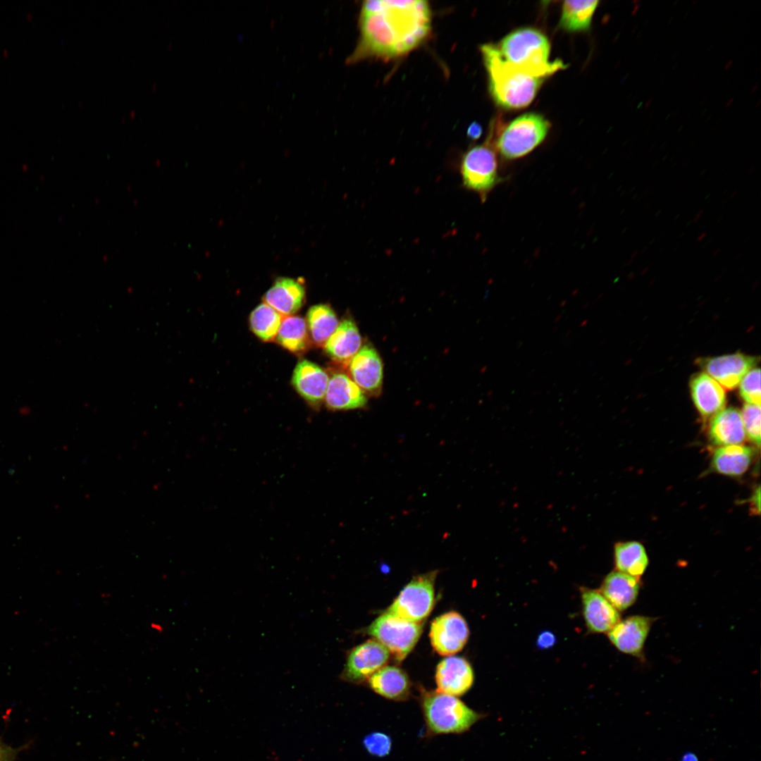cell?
Returning <instances> with one entry per match:
<instances>
[{"label": "cell", "instance_id": "1", "mask_svg": "<svg viewBox=\"0 0 761 761\" xmlns=\"http://www.w3.org/2000/svg\"><path fill=\"white\" fill-rule=\"evenodd\" d=\"M360 38L349 58H391L420 45L431 28V11L424 0H368L359 16Z\"/></svg>", "mask_w": 761, "mask_h": 761}, {"label": "cell", "instance_id": "2", "mask_svg": "<svg viewBox=\"0 0 761 761\" xmlns=\"http://www.w3.org/2000/svg\"><path fill=\"white\" fill-rule=\"evenodd\" d=\"M481 51L488 73L489 91L496 104L506 109H519L530 104L545 78L533 76L508 63L495 44H483Z\"/></svg>", "mask_w": 761, "mask_h": 761}, {"label": "cell", "instance_id": "3", "mask_svg": "<svg viewBox=\"0 0 761 761\" xmlns=\"http://www.w3.org/2000/svg\"><path fill=\"white\" fill-rule=\"evenodd\" d=\"M496 47L505 61L536 77L546 78L567 67L559 59L549 60V40L535 28L515 30L507 35Z\"/></svg>", "mask_w": 761, "mask_h": 761}, {"label": "cell", "instance_id": "4", "mask_svg": "<svg viewBox=\"0 0 761 761\" xmlns=\"http://www.w3.org/2000/svg\"><path fill=\"white\" fill-rule=\"evenodd\" d=\"M420 704L428 736L462 734L482 717L456 696L438 691L423 692Z\"/></svg>", "mask_w": 761, "mask_h": 761}, {"label": "cell", "instance_id": "5", "mask_svg": "<svg viewBox=\"0 0 761 761\" xmlns=\"http://www.w3.org/2000/svg\"><path fill=\"white\" fill-rule=\"evenodd\" d=\"M550 127L549 121L539 113L522 114L502 130L496 141L497 151L506 160L523 157L543 142Z\"/></svg>", "mask_w": 761, "mask_h": 761}, {"label": "cell", "instance_id": "6", "mask_svg": "<svg viewBox=\"0 0 761 761\" xmlns=\"http://www.w3.org/2000/svg\"><path fill=\"white\" fill-rule=\"evenodd\" d=\"M463 186L485 202L490 192L502 180L498 173L496 153L488 142L470 148L460 163Z\"/></svg>", "mask_w": 761, "mask_h": 761}, {"label": "cell", "instance_id": "7", "mask_svg": "<svg viewBox=\"0 0 761 761\" xmlns=\"http://www.w3.org/2000/svg\"><path fill=\"white\" fill-rule=\"evenodd\" d=\"M437 572L433 571L415 576L400 591L386 612L412 622L421 623L434 605Z\"/></svg>", "mask_w": 761, "mask_h": 761}, {"label": "cell", "instance_id": "8", "mask_svg": "<svg viewBox=\"0 0 761 761\" xmlns=\"http://www.w3.org/2000/svg\"><path fill=\"white\" fill-rule=\"evenodd\" d=\"M422 624L412 622L387 612L376 619L367 633L384 645L398 661L403 660L417 643Z\"/></svg>", "mask_w": 761, "mask_h": 761}, {"label": "cell", "instance_id": "9", "mask_svg": "<svg viewBox=\"0 0 761 761\" xmlns=\"http://www.w3.org/2000/svg\"><path fill=\"white\" fill-rule=\"evenodd\" d=\"M389 656V651L380 643L369 640L349 651L340 679L359 683L382 668Z\"/></svg>", "mask_w": 761, "mask_h": 761}, {"label": "cell", "instance_id": "10", "mask_svg": "<svg viewBox=\"0 0 761 761\" xmlns=\"http://www.w3.org/2000/svg\"><path fill=\"white\" fill-rule=\"evenodd\" d=\"M759 358L740 352L700 358L699 366L726 390H734L743 377L758 363Z\"/></svg>", "mask_w": 761, "mask_h": 761}, {"label": "cell", "instance_id": "11", "mask_svg": "<svg viewBox=\"0 0 761 761\" xmlns=\"http://www.w3.org/2000/svg\"><path fill=\"white\" fill-rule=\"evenodd\" d=\"M655 619L633 615L621 619L608 633L612 644L621 652L644 660V647Z\"/></svg>", "mask_w": 761, "mask_h": 761}, {"label": "cell", "instance_id": "12", "mask_svg": "<svg viewBox=\"0 0 761 761\" xmlns=\"http://www.w3.org/2000/svg\"><path fill=\"white\" fill-rule=\"evenodd\" d=\"M469 635L468 625L459 613L450 612L435 618L431 626L430 638L433 649L441 655L459 652Z\"/></svg>", "mask_w": 761, "mask_h": 761}, {"label": "cell", "instance_id": "13", "mask_svg": "<svg viewBox=\"0 0 761 761\" xmlns=\"http://www.w3.org/2000/svg\"><path fill=\"white\" fill-rule=\"evenodd\" d=\"M349 372L353 381L365 392L376 395L383 383V363L377 351L371 345L363 346L349 361Z\"/></svg>", "mask_w": 761, "mask_h": 761}, {"label": "cell", "instance_id": "14", "mask_svg": "<svg viewBox=\"0 0 761 761\" xmlns=\"http://www.w3.org/2000/svg\"><path fill=\"white\" fill-rule=\"evenodd\" d=\"M581 599L583 617L590 631L608 633L621 620L619 612L599 590L583 588Z\"/></svg>", "mask_w": 761, "mask_h": 761}, {"label": "cell", "instance_id": "15", "mask_svg": "<svg viewBox=\"0 0 761 761\" xmlns=\"http://www.w3.org/2000/svg\"><path fill=\"white\" fill-rule=\"evenodd\" d=\"M435 681L438 691L454 696L466 693L474 682L470 664L460 657H449L438 665Z\"/></svg>", "mask_w": 761, "mask_h": 761}, {"label": "cell", "instance_id": "16", "mask_svg": "<svg viewBox=\"0 0 761 761\" xmlns=\"http://www.w3.org/2000/svg\"><path fill=\"white\" fill-rule=\"evenodd\" d=\"M693 404L704 419L722 410L726 402L724 388L705 373L694 375L689 383Z\"/></svg>", "mask_w": 761, "mask_h": 761}, {"label": "cell", "instance_id": "17", "mask_svg": "<svg viewBox=\"0 0 761 761\" xmlns=\"http://www.w3.org/2000/svg\"><path fill=\"white\" fill-rule=\"evenodd\" d=\"M329 377L317 364L304 359L297 363L292 383L297 392L309 404L318 406L325 397Z\"/></svg>", "mask_w": 761, "mask_h": 761}, {"label": "cell", "instance_id": "18", "mask_svg": "<svg viewBox=\"0 0 761 761\" xmlns=\"http://www.w3.org/2000/svg\"><path fill=\"white\" fill-rule=\"evenodd\" d=\"M305 287L299 278L280 277L264 296V302L281 315L290 316L296 313L305 301Z\"/></svg>", "mask_w": 761, "mask_h": 761}, {"label": "cell", "instance_id": "19", "mask_svg": "<svg viewBox=\"0 0 761 761\" xmlns=\"http://www.w3.org/2000/svg\"><path fill=\"white\" fill-rule=\"evenodd\" d=\"M324 399L331 410L358 409L367 403L365 392L343 373H335L329 378Z\"/></svg>", "mask_w": 761, "mask_h": 761}, {"label": "cell", "instance_id": "20", "mask_svg": "<svg viewBox=\"0 0 761 761\" xmlns=\"http://www.w3.org/2000/svg\"><path fill=\"white\" fill-rule=\"evenodd\" d=\"M708 437L713 445L719 447L741 445L746 435L740 411L731 407L713 416L708 428Z\"/></svg>", "mask_w": 761, "mask_h": 761}, {"label": "cell", "instance_id": "21", "mask_svg": "<svg viewBox=\"0 0 761 761\" xmlns=\"http://www.w3.org/2000/svg\"><path fill=\"white\" fill-rule=\"evenodd\" d=\"M641 586L640 579L616 570L605 576L599 591L616 610L621 612L636 602Z\"/></svg>", "mask_w": 761, "mask_h": 761}, {"label": "cell", "instance_id": "22", "mask_svg": "<svg viewBox=\"0 0 761 761\" xmlns=\"http://www.w3.org/2000/svg\"><path fill=\"white\" fill-rule=\"evenodd\" d=\"M369 685L377 694L395 701L406 700L410 694L411 683L408 676L394 666L378 669L369 678Z\"/></svg>", "mask_w": 761, "mask_h": 761}, {"label": "cell", "instance_id": "23", "mask_svg": "<svg viewBox=\"0 0 761 761\" xmlns=\"http://www.w3.org/2000/svg\"><path fill=\"white\" fill-rule=\"evenodd\" d=\"M327 354L333 360L347 362L361 348V337L355 323L344 319L324 345Z\"/></svg>", "mask_w": 761, "mask_h": 761}, {"label": "cell", "instance_id": "24", "mask_svg": "<svg viewBox=\"0 0 761 761\" xmlns=\"http://www.w3.org/2000/svg\"><path fill=\"white\" fill-rule=\"evenodd\" d=\"M754 455V449L747 445L719 447L713 453L712 467L720 474L739 476L748 469Z\"/></svg>", "mask_w": 761, "mask_h": 761}, {"label": "cell", "instance_id": "25", "mask_svg": "<svg viewBox=\"0 0 761 761\" xmlns=\"http://www.w3.org/2000/svg\"><path fill=\"white\" fill-rule=\"evenodd\" d=\"M616 570L640 579L646 571L649 558L643 545L638 541L619 542L614 547Z\"/></svg>", "mask_w": 761, "mask_h": 761}, {"label": "cell", "instance_id": "26", "mask_svg": "<svg viewBox=\"0 0 761 761\" xmlns=\"http://www.w3.org/2000/svg\"><path fill=\"white\" fill-rule=\"evenodd\" d=\"M306 323L313 342L318 346H324L339 325L336 314L325 304L311 307Z\"/></svg>", "mask_w": 761, "mask_h": 761}, {"label": "cell", "instance_id": "27", "mask_svg": "<svg viewBox=\"0 0 761 761\" xmlns=\"http://www.w3.org/2000/svg\"><path fill=\"white\" fill-rule=\"evenodd\" d=\"M598 3L596 0L564 1L559 27L569 32L589 29Z\"/></svg>", "mask_w": 761, "mask_h": 761}, {"label": "cell", "instance_id": "28", "mask_svg": "<svg viewBox=\"0 0 761 761\" xmlns=\"http://www.w3.org/2000/svg\"><path fill=\"white\" fill-rule=\"evenodd\" d=\"M276 338L279 345L293 353L304 352L309 345L306 321L299 316H286L283 318Z\"/></svg>", "mask_w": 761, "mask_h": 761}, {"label": "cell", "instance_id": "29", "mask_svg": "<svg viewBox=\"0 0 761 761\" xmlns=\"http://www.w3.org/2000/svg\"><path fill=\"white\" fill-rule=\"evenodd\" d=\"M283 318V315L264 302L251 312L250 328L259 338L270 342L276 338Z\"/></svg>", "mask_w": 761, "mask_h": 761}, {"label": "cell", "instance_id": "30", "mask_svg": "<svg viewBox=\"0 0 761 761\" xmlns=\"http://www.w3.org/2000/svg\"><path fill=\"white\" fill-rule=\"evenodd\" d=\"M740 412L745 435L759 447L760 445V405L746 403Z\"/></svg>", "mask_w": 761, "mask_h": 761}, {"label": "cell", "instance_id": "31", "mask_svg": "<svg viewBox=\"0 0 761 761\" xmlns=\"http://www.w3.org/2000/svg\"><path fill=\"white\" fill-rule=\"evenodd\" d=\"M739 385L741 397L747 404L760 405V370L750 369L741 379Z\"/></svg>", "mask_w": 761, "mask_h": 761}, {"label": "cell", "instance_id": "32", "mask_svg": "<svg viewBox=\"0 0 761 761\" xmlns=\"http://www.w3.org/2000/svg\"><path fill=\"white\" fill-rule=\"evenodd\" d=\"M362 744L371 755L383 757L388 755L392 748L391 738L380 731L371 732L364 736Z\"/></svg>", "mask_w": 761, "mask_h": 761}, {"label": "cell", "instance_id": "33", "mask_svg": "<svg viewBox=\"0 0 761 761\" xmlns=\"http://www.w3.org/2000/svg\"><path fill=\"white\" fill-rule=\"evenodd\" d=\"M556 642L554 633L549 631H542L538 636L536 644L541 649H547L552 647Z\"/></svg>", "mask_w": 761, "mask_h": 761}, {"label": "cell", "instance_id": "34", "mask_svg": "<svg viewBox=\"0 0 761 761\" xmlns=\"http://www.w3.org/2000/svg\"><path fill=\"white\" fill-rule=\"evenodd\" d=\"M16 752L0 741V761H13Z\"/></svg>", "mask_w": 761, "mask_h": 761}, {"label": "cell", "instance_id": "35", "mask_svg": "<svg viewBox=\"0 0 761 761\" xmlns=\"http://www.w3.org/2000/svg\"><path fill=\"white\" fill-rule=\"evenodd\" d=\"M482 134V128L480 124L477 123H471L467 130V135L471 140H476L478 139Z\"/></svg>", "mask_w": 761, "mask_h": 761}, {"label": "cell", "instance_id": "36", "mask_svg": "<svg viewBox=\"0 0 761 761\" xmlns=\"http://www.w3.org/2000/svg\"><path fill=\"white\" fill-rule=\"evenodd\" d=\"M760 486L755 490L751 497V502L755 509V512L760 513Z\"/></svg>", "mask_w": 761, "mask_h": 761}, {"label": "cell", "instance_id": "37", "mask_svg": "<svg viewBox=\"0 0 761 761\" xmlns=\"http://www.w3.org/2000/svg\"><path fill=\"white\" fill-rule=\"evenodd\" d=\"M680 761H699V759L694 753L687 751L681 755Z\"/></svg>", "mask_w": 761, "mask_h": 761}, {"label": "cell", "instance_id": "38", "mask_svg": "<svg viewBox=\"0 0 761 761\" xmlns=\"http://www.w3.org/2000/svg\"><path fill=\"white\" fill-rule=\"evenodd\" d=\"M703 213H704V210H703V209H700V210H699V211H698V212L696 213V214L695 215V216H694V218H693V222L694 223H698V221H699L700 220V218H701V217H702V216H703Z\"/></svg>", "mask_w": 761, "mask_h": 761}, {"label": "cell", "instance_id": "39", "mask_svg": "<svg viewBox=\"0 0 761 761\" xmlns=\"http://www.w3.org/2000/svg\"><path fill=\"white\" fill-rule=\"evenodd\" d=\"M151 627L152 629L156 630L157 631H159V632L163 630V627L160 624H158L152 623L151 624Z\"/></svg>", "mask_w": 761, "mask_h": 761}, {"label": "cell", "instance_id": "40", "mask_svg": "<svg viewBox=\"0 0 761 761\" xmlns=\"http://www.w3.org/2000/svg\"><path fill=\"white\" fill-rule=\"evenodd\" d=\"M706 236H707V233L706 232H703L697 237L696 240H697L698 242H701L702 240H703L706 237Z\"/></svg>", "mask_w": 761, "mask_h": 761}, {"label": "cell", "instance_id": "41", "mask_svg": "<svg viewBox=\"0 0 761 761\" xmlns=\"http://www.w3.org/2000/svg\"><path fill=\"white\" fill-rule=\"evenodd\" d=\"M638 253H639V252H638V250H635V251H633V252L631 253V254L630 259H635V257H636V256H637V255L638 254Z\"/></svg>", "mask_w": 761, "mask_h": 761}, {"label": "cell", "instance_id": "42", "mask_svg": "<svg viewBox=\"0 0 761 761\" xmlns=\"http://www.w3.org/2000/svg\"><path fill=\"white\" fill-rule=\"evenodd\" d=\"M721 250H722V249H721V248H720V247L716 248V249H714V250L713 251V252H712V255H713V256H717V255H718V254H719L720 253Z\"/></svg>", "mask_w": 761, "mask_h": 761}, {"label": "cell", "instance_id": "43", "mask_svg": "<svg viewBox=\"0 0 761 761\" xmlns=\"http://www.w3.org/2000/svg\"><path fill=\"white\" fill-rule=\"evenodd\" d=\"M737 193H738V190H734V191H733V192H732L731 193V194H730V196H729L730 199H733V198H734V197H735V196H736V195L737 194Z\"/></svg>", "mask_w": 761, "mask_h": 761}, {"label": "cell", "instance_id": "44", "mask_svg": "<svg viewBox=\"0 0 761 761\" xmlns=\"http://www.w3.org/2000/svg\"><path fill=\"white\" fill-rule=\"evenodd\" d=\"M633 260L634 259H629V260L626 263V266H629L633 264Z\"/></svg>", "mask_w": 761, "mask_h": 761}, {"label": "cell", "instance_id": "45", "mask_svg": "<svg viewBox=\"0 0 761 761\" xmlns=\"http://www.w3.org/2000/svg\"><path fill=\"white\" fill-rule=\"evenodd\" d=\"M648 269H649L648 266H646L645 268H644L641 271V274H644L645 273H646Z\"/></svg>", "mask_w": 761, "mask_h": 761}, {"label": "cell", "instance_id": "46", "mask_svg": "<svg viewBox=\"0 0 761 761\" xmlns=\"http://www.w3.org/2000/svg\"><path fill=\"white\" fill-rule=\"evenodd\" d=\"M741 256H742V254H741V253L738 254V255L736 256V259H740V258H741Z\"/></svg>", "mask_w": 761, "mask_h": 761}, {"label": "cell", "instance_id": "47", "mask_svg": "<svg viewBox=\"0 0 761 761\" xmlns=\"http://www.w3.org/2000/svg\"><path fill=\"white\" fill-rule=\"evenodd\" d=\"M753 171H754V167L751 168H750V169L749 170V173H750V174H751V173H752L753 172Z\"/></svg>", "mask_w": 761, "mask_h": 761}, {"label": "cell", "instance_id": "48", "mask_svg": "<svg viewBox=\"0 0 761 761\" xmlns=\"http://www.w3.org/2000/svg\"><path fill=\"white\" fill-rule=\"evenodd\" d=\"M726 200H727L726 199H724L723 200V202H721V204H721V205H723V204H725V202H726Z\"/></svg>", "mask_w": 761, "mask_h": 761}, {"label": "cell", "instance_id": "49", "mask_svg": "<svg viewBox=\"0 0 761 761\" xmlns=\"http://www.w3.org/2000/svg\"><path fill=\"white\" fill-rule=\"evenodd\" d=\"M647 249H648V247H645V249L643 250H642V252L643 253L645 252Z\"/></svg>", "mask_w": 761, "mask_h": 761}]
</instances>
